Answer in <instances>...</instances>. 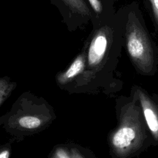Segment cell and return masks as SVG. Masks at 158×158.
Instances as JSON below:
<instances>
[{
  "label": "cell",
  "instance_id": "6",
  "mask_svg": "<svg viewBox=\"0 0 158 158\" xmlns=\"http://www.w3.org/2000/svg\"><path fill=\"white\" fill-rule=\"evenodd\" d=\"M144 116L149 129L154 132L157 131L158 121L154 112L149 109H147L144 110Z\"/></svg>",
  "mask_w": 158,
  "mask_h": 158
},
{
  "label": "cell",
  "instance_id": "5",
  "mask_svg": "<svg viewBox=\"0 0 158 158\" xmlns=\"http://www.w3.org/2000/svg\"><path fill=\"white\" fill-rule=\"evenodd\" d=\"M84 61L82 56H79L73 61L69 69L67 70L65 76L67 78H71L80 73L83 69Z\"/></svg>",
  "mask_w": 158,
  "mask_h": 158
},
{
  "label": "cell",
  "instance_id": "4",
  "mask_svg": "<svg viewBox=\"0 0 158 158\" xmlns=\"http://www.w3.org/2000/svg\"><path fill=\"white\" fill-rule=\"evenodd\" d=\"M74 13L83 15H89L88 7L83 0H59Z\"/></svg>",
  "mask_w": 158,
  "mask_h": 158
},
{
  "label": "cell",
  "instance_id": "2",
  "mask_svg": "<svg viewBox=\"0 0 158 158\" xmlns=\"http://www.w3.org/2000/svg\"><path fill=\"white\" fill-rule=\"evenodd\" d=\"M108 43L106 31L100 30L94 35L91 42L88 51V62L89 65L98 64L102 59Z\"/></svg>",
  "mask_w": 158,
  "mask_h": 158
},
{
  "label": "cell",
  "instance_id": "8",
  "mask_svg": "<svg viewBox=\"0 0 158 158\" xmlns=\"http://www.w3.org/2000/svg\"><path fill=\"white\" fill-rule=\"evenodd\" d=\"M88 1L89 2L92 8L96 12L99 13L101 12L102 5L99 0H88Z\"/></svg>",
  "mask_w": 158,
  "mask_h": 158
},
{
  "label": "cell",
  "instance_id": "1",
  "mask_svg": "<svg viewBox=\"0 0 158 158\" xmlns=\"http://www.w3.org/2000/svg\"><path fill=\"white\" fill-rule=\"evenodd\" d=\"M126 36L127 47L130 56L138 60L146 59L151 51L150 41L137 20H128Z\"/></svg>",
  "mask_w": 158,
  "mask_h": 158
},
{
  "label": "cell",
  "instance_id": "3",
  "mask_svg": "<svg viewBox=\"0 0 158 158\" xmlns=\"http://www.w3.org/2000/svg\"><path fill=\"white\" fill-rule=\"evenodd\" d=\"M135 137L134 130L129 127H124L119 130L114 135L112 143L117 148H125L128 146Z\"/></svg>",
  "mask_w": 158,
  "mask_h": 158
},
{
  "label": "cell",
  "instance_id": "10",
  "mask_svg": "<svg viewBox=\"0 0 158 158\" xmlns=\"http://www.w3.org/2000/svg\"><path fill=\"white\" fill-rule=\"evenodd\" d=\"M9 152L8 151H4L0 154V158H8Z\"/></svg>",
  "mask_w": 158,
  "mask_h": 158
},
{
  "label": "cell",
  "instance_id": "7",
  "mask_svg": "<svg viewBox=\"0 0 158 158\" xmlns=\"http://www.w3.org/2000/svg\"><path fill=\"white\" fill-rule=\"evenodd\" d=\"M19 124L25 128H33L38 127L40 125V120L35 117L26 116L20 119Z\"/></svg>",
  "mask_w": 158,
  "mask_h": 158
},
{
  "label": "cell",
  "instance_id": "9",
  "mask_svg": "<svg viewBox=\"0 0 158 158\" xmlns=\"http://www.w3.org/2000/svg\"><path fill=\"white\" fill-rule=\"evenodd\" d=\"M152 4V7L153 9L154 15L158 25V0H149Z\"/></svg>",
  "mask_w": 158,
  "mask_h": 158
}]
</instances>
